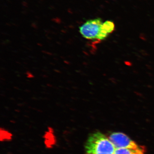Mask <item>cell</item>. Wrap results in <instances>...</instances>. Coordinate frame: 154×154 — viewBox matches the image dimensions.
<instances>
[{"label": "cell", "instance_id": "7a4b0ae2", "mask_svg": "<svg viewBox=\"0 0 154 154\" xmlns=\"http://www.w3.org/2000/svg\"><path fill=\"white\" fill-rule=\"evenodd\" d=\"M102 23L100 18L88 20L80 26V33L86 39L96 40Z\"/></svg>", "mask_w": 154, "mask_h": 154}, {"label": "cell", "instance_id": "6da1fadb", "mask_svg": "<svg viewBox=\"0 0 154 154\" xmlns=\"http://www.w3.org/2000/svg\"><path fill=\"white\" fill-rule=\"evenodd\" d=\"M86 149L87 154H114L116 149L108 138L97 132L88 139Z\"/></svg>", "mask_w": 154, "mask_h": 154}, {"label": "cell", "instance_id": "5b68a950", "mask_svg": "<svg viewBox=\"0 0 154 154\" xmlns=\"http://www.w3.org/2000/svg\"><path fill=\"white\" fill-rule=\"evenodd\" d=\"M114 154H144V149L142 147L138 149H117Z\"/></svg>", "mask_w": 154, "mask_h": 154}, {"label": "cell", "instance_id": "3957f363", "mask_svg": "<svg viewBox=\"0 0 154 154\" xmlns=\"http://www.w3.org/2000/svg\"><path fill=\"white\" fill-rule=\"evenodd\" d=\"M108 138L116 149H138L141 148L127 136L122 133H113Z\"/></svg>", "mask_w": 154, "mask_h": 154}, {"label": "cell", "instance_id": "277c9868", "mask_svg": "<svg viewBox=\"0 0 154 154\" xmlns=\"http://www.w3.org/2000/svg\"><path fill=\"white\" fill-rule=\"evenodd\" d=\"M115 29V24L113 21H106L103 22L96 40L102 41L105 40L113 33Z\"/></svg>", "mask_w": 154, "mask_h": 154}]
</instances>
